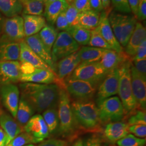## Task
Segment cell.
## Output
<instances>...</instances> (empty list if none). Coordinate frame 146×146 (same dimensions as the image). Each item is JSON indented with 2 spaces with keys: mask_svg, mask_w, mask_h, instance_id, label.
Masks as SVG:
<instances>
[{
  "mask_svg": "<svg viewBox=\"0 0 146 146\" xmlns=\"http://www.w3.org/2000/svg\"><path fill=\"white\" fill-rule=\"evenodd\" d=\"M20 88L21 96L30 104L35 111L41 113L54 107L58 101L60 88L56 84L22 82Z\"/></svg>",
  "mask_w": 146,
  "mask_h": 146,
  "instance_id": "6da1fadb",
  "label": "cell"
},
{
  "mask_svg": "<svg viewBox=\"0 0 146 146\" xmlns=\"http://www.w3.org/2000/svg\"><path fill=\"white\" fill-rule=\"evenodd\" d=\"M76 122L84 129L94 131L101 125L98 108L91 100L74 101L71 104Z\"/></svg>",
  "mask_w": 146,
  "mask_h": 146,
  "instance_id": "7a4b0ae2",
  "label": "cell"
},
{
  "mask_svg": "<svg viewBox=\"0 0 146 146\" xmlns=\"http://www.w3.org/2000/svg\"><path fill=\"white\" fill-rule=\"evenodd\" d=\"M131 60L123 63L118 68L119 73L118 94L125 110V116L131 115L138 108H140L134 96L131 88Z\"/></svg>",
  "mask_w": 146,
  "mask_h": 146,
  "instance_id": "3957f363",
  "label": "cell"
},
{
  "mask_svg": "<svg viewBox=\"0 0 146 146\" xmlns=\"http://www.w3.org/2000/svg\"><path fill=\"white\" fill-rule=\"evenodd\" d=\"M108 18L116 40L122 47H125L135 29L137 19L115 11L110 12Z\"/></svg>",
  "mask_w": 146,
  "mask_h": 146,
  "instance_id": "277c9868",
  "label": "cell"
},
{
  "mask_svg": "<svg viewBox=\"0 0 146 146\" xmlns=\"http://www.w3.org/2000/svg\"><path fill=\"white\" fill-rule=\"evenodd\" d=\"M59 131L64 137L73 134L78 126L72 110L70 96L65 88H60L58 99Z\"/></svg>",
  "mask_w": 146,
  "mask_h": 146,
  "instance_id": "5b68a950",
  "label": "cell"
},
{
  "mask_svg": "<svg viewBox=\"0 0 146 146\" xmlns=\"http://www.w3.org/2000/svg\"><path fill=\"white\" fill-rule=\"evenodd\" d=\"M107 74L100 62H81L67 78L87 81L96 86Z\"/></svg>",
  "mask_w": 146,
  "mask_h": 146,
  "instance_id": "8992f818",
  "label": "cell"
},
{
  "mask_svg": "<svg viewBox=\"0 0 146 146\" xmlns=\"http://www.w3.org/2000/svg\"><path fill=\"white\" fill-rule=\"evenodd\" d=\"M100 119L102 123L118 122L125 116V110L119 98L111 96L98 104Z\"/></svg>",
  "mask_w": 146,
  "mask_h": 146,
  "instance_id": "52a82bcc",
  "label": "cell"
},
{
  "mask_svg": "<svg viewBox=\"0 0 146 146\" xmlns=\"http://www.w3.org/2000/svg\"><path fill=\"white\" fill-rule=\"evenodd\" d=\"M80 48V45L67 31H61L52 46L51 52L52 61L56 64L63 58L78 52Z\"/></svg>",
  "mask_w": 146,
  "mask_h": 146,
  "instance_id": "ba28073f",
  "label": "cell"
},
{
  "mask_svg": "<svg viewBox=\"0 0 146 146\" xmlns=\"http://www.w3.org/2000/svg\"><path fill=\"white\" fill-rule=\"evenodd\" d=\"M64 82L66 90L76 101L90 100L96 93V86L89 82L68 78Z\"/></svg>",
  "mask_w": 146,
  "mask_h": 146,
  "instance_id": "9c48e42d",
  "label": "cell"
},
{
  "mask_svg": "<svg viewBox=\"0 0 146 146\" xmlns=\"http://www.w3.org/2000/svg\"><path fill=\"white\" fill-rule=\"evenodd\" d=\"M0 39L11 42H20L25 39L23 19L17 15L5 20Z\"/></svg>",
  "mask_w": 146,
  "mask_h": 146,
  "instance_id": "30bf717a",
  "label": "cell"
},
{
  "mask_svg": "<svg viewBox=\"0 0 146 146\" xmlns=\"http://www.w3.org/2000/svg\"><path fill=\"white\" fill-rule=\"evenodd\" d=\"M118 68L110 72L106 75L104 80H102L97 93V104L103 100L118 94L119 85Z\"/></svg>",
  "mask_w": 146,
  "mask_h": 146,
  "instance_id": "8fae6325",
  "label": "cell"
},
{
  "mask_svg": "<svg viewBox=\"0 0 146 146\" xmlns=\"http://www.w3.org/2000/svg\"><path fill=\"white\" fill-rule=\"evenodd\" d=\"M0 98L12 117L16 118L20 101V90L14 84L0 85Z\"/></svg>",
  "mask_w": 146,
  "mask_h": 146,
  "instance_id": "7c38bea8",
  "label": "cell"
},
{
  "mask_svg": "<svg viewBox=\"0 0 146 146\" xmlns=\"http://www.w3.org/2000/svg\"><path fill=\"white\" fill-rule=\"evenodd\" d=\"M20 82L38 84H56L60 88H65V83L60 81L56 73L41 68L36 69L31 74H22Z\"/></svg>",
  "mask_w": 146,
  "mask_h": 146,
  "instance_id": "4fadbf2b",
  "label": "cell"
},
{
  "mask_svg": "<svg viewBox=\"0 0 146 146\" xmlns=\"http://www.w3.org/2000/svg\"><path fill=\"white\" fill-rule=\"evenodd\" d=\"M22 75L20 61H0V85L19 82Z\"/></svg>",
  "mask_w": 146,
  "mask_h": 146,
  "instance_id": "5bb4252c",
  "label": "cell"
},
{
  "mask_svg": "<svg viewBox=\"0 0 146 146\" xmlns=\"http://www.w3.org/2000/svg\"><path fill=\"white\" fill-rule=\"evenodd\" d=\"M131 84L133 93L140 110H146V80L137 72L131 62Z\"/></svg>",
  "mask_w": 146,
  "mask_h": 146,
  "instance_id": "9a60e30c",
  "label": "cell"
},
{
  "mask_svg": "<svg viewBox=\"0 0 146 146\" xmlns=\"http://www.w3.org/2000/svg\"><path fill=\"white\" fill-rule=\"evenodd\" d=\"M108 16V14L104 11H102L101 13L99 23L96 28L100 35L113 50L117 52H122L124 51L123 48L121 46L115 37L110 25Z\"/></svg>",
  "mask_w": 146,
  "mask_h": 146,
  "instance_id": "2e32d148",
  "label": "cell"
},
{
  "mask_svg": "<svg viewBox=\"0 0 146 146\" xmlns=\"http://www.w3.org/2000/svg\"><path fill=\"white\" fill-rule=\"evenodd\" d=\"M132 60L125 51L117 52L114 50L105 49L100 63L104 70L108 73L110 71L119 67L127 61Z\"/></svg>",
  "mask_w": 146,
  "mask_h": 146,
  "instance_id": "e0dca14e",
  "label": "cell"
},
{
  "mask_svg": "<svg viewBox=\"0 0 146 146\" xmlns=\"http://www.w3.org/2000/svg\"><path fill=\"white\" fill-rule=\"evenodd\" d=\"M25 41L31 50L44 62L47 63L54 73H56V64L52 61L51 53L47 50L46 47L43 43L38 34L25 37Z\"/></svg>",
  "mask_w": 146,
  "mask_h": 146,
  "instance_id": "ac0fdd59",
  "label": "cell"
},
{
  "mask_svg": "<svg viewBox=\"0 0 146 146\" xmlns=\"http://www.w3.org/2000/svg\"><path fill=\"white\" fill-rule=\"evenodd\" d=\"M23 131L30 134L41 141H43L49 135L47 125L42 115H33L23 127Z\"/></svg>",
  "mask_w": 146,
  "mask_h": 146,
  "instance_id": "d6986e66",
  "label": "cell"
},
{
  "mask_svg": "<svg viewBox=\"0 0 146 146\" xmlns=\"http://www.w3.org/2000/svg\"><path fill=\"white\" fill-rule=\"evenodd\" d=\"M80 63L81 60L78 52L60 60L56 69V74L58 80L64 82L65 78H68L72 74Z\"/></svg>",
  "mask_w": 146,
  "mask_h": 146,
  "instance_id": "ffe728a7",
  "label": "cell"
},
{
  "mask_svg": "<svg viewBox=\"0 0 146 146\" xmlns=\"http://www.w3.org/2000/svg\"><path fill=\"white\" fill-rule=\"evenodd\" d=\"M19 43L20 47L19 61L20 62L29 63L35 68L45 69L54 72L52 68L31 50L25 39L21 40Z\"/></svg>",
  "mask_w": 146,
  "mask_h": 146,
  "instance_id": "44dd1931",
  "label": "cell"
},
{
  "mask_svg": "<svg viewBox=\"0 0 146 146\" xmlns=\"http://www.w3.org/2000/svg\"><path fill=\"white\" fill-rule=\"evenodd\" d=\"M128 127V123L120 121L108 123L104 129V136L110 143L114 144L129 133Z\"/></svg>",
  "mask_w": 146,
  "mask_h": 146,
  "instance_id": "7402d4cb",
  "label": "cell"
},
{
  "mask_svg": "<svg viewBox=\"0 0 146 146\" xmlns=\"http://www.w3.org/2000/svg\"><path fill=\"white\" fill-rule=\"evenodd\" d=\"M145 40H146V28L140 22H137L135 29L125 47V52L131 58H133L137 48Z\"/></svg>",
  "mask_w": 146,
  "mask_h": 146,
  "instance_id": "603a6c76",
  "label": "cell"
},
{
  "mask_svg": "<svg viewBox=\"0 0 146 146\" xmlns=\"http://www.w3.org/2000/svg\"><path fill=\"white\" fill-rule=\"evenodd\" d=\"M25 37L35 35L46 26V21L43 16L22 15Z\"/></svg>",
  "mask_w": 146,
  "mask_h": 146,
  "instance_id": "cb8c5ba5",
  "label": "cell"
},
{
  "mask_svg": "<svg viewBox=\"0 0 146 146\" xmlns=\"http://www.w3.org/2000/svg\"><path fill=\"white\" fill-rule=\"evenodd\" d=\"M0 126L7 137V144L23 131V128L13 117L5 113L0 115Z\"/></svg>",
  "mask_w": 146,
  "mask_h": 146,
  "instance_id": "d4e9b609",
  "label": "cell"
},
{
  "mask_svg": "<svg viewBox=\"0 0 146 146\" xmlns=\"http://www.w3.org/2000/svg\"><path fill=\"white\" fill-rule=\"evenodd\" d=\"M19 42L0 39V61H18L20 58Z\"/></svg>",
  "mask_w": 146,
  "mask_h": 146,
  "instance_id": "484cf974",
  "label": "cell"
},
{
  "mask_svg": "<svg viewBox=\"0 0 146 146\" xmlns=\"http://www.w3.org/2000/svg\"><path fill=\"white\" fill-rule=\"evenodd\" d=\"M69 5L66 0H55L45 5L43 13L45 19L53 25L59 15L66 11Z\"/></svg>",
  "mask_w": 146,
  "mask_h": 146,
  "instance_id": "4316f807",
  "label": "cell"
},
{
  "mask_svg": "<svg viewBox=\"0 0 146 146\" xmlns=\"http://www.w3.org/2000/svg\"><path fill=\"white\" fill-rule=\"evenodd\" d=\"M104 49L90 46H84L78 51L81 62H100Z\"/></svg>",
  "mask_w": 146,
  "mask_h": 146,
  "instance_id": "83f0119b",
  "label": "cell"
},
{
  "mask_svg": "<svg viewBox=\"0 0 146 146\" xmlns=\"http://www.w3.org/2000/svg\"><path fill=\"white\" fill-rule=\"evenodd\" d=\"M34 112L35 110L30 104L21 96L19 101L16 119L18 121L17 123L22 128L33 116Z\"/></svg>",
  "mask_w": 146,
  "mask_h": 146,
  "instance_id": "f1b7e54d",
  "label": "cell"
},
{
  "mask_svg": "<svg viewBox=\"0 0 146 146\" xmlns=\"http://www.w3.org/2000/svg\"><path fill=\"white\" fill-rule=\"evenodd\" d=\"M101 13L93 10L84 11L80 14L78 26L86 29L92 31L99 25Z\"/></svg>",
  "mask_w": 146,
  "mask_h": 146,
  "instance_id": "f546056e",
  "label": "cell"
},
{
  "mask_svg": "<svg viewBox=\"0 0 146 146\" xmlns=\"http://www.w3.org/2000/svg\"><path fill=\"white\" fill-rule=\"evenodd\" d=\"M0 11L8 18L19 15L22 6L19 0H0Z\"/></svg>",
  "mask_w": 146,
  "mask_h": 146,
  "instance_id": "4dcf8cb0",
  "label": "cell"
},
{
  "mask_svg": "<svg viewBox=\"0 0 146 146\" xmlns=\"http://www.w3.org/2000/svg\"><path fill=\"white\" fill-rule=\"evenodd\" d=\"M22 6L23 14L29 15L43 16L44 3L37 0H23L20 2Z\"/></svg>",
  "mask_w": 146,
  "mask_h": 146,
  "instance_id": "1f68e13d",
  "label": "cell"
},
{
  "mask_svg": "<svg viewBox=\"0 0 146 146\" xmlns=\"http://www.w3.org/2000/svg\"><path fill=\"white\" fill-rule=\"evenodd\" d=\"M58 34L57 30L54 27L49 25H46L38 33L40 39L47 50L50 53Z\"/></svg>",
  "mask_w": 146,
  "mask_h": 146,
  "instance_id": "d6a6232c",
  "label": "cell"
},
{
  "mask_svg": "<svg viewBox=\"0 0 146 146\" xmlns=\"http://www.w3.org/2000/svg\"><path fill=\"white\" fill-rule=\"evenodd\" d=\"M67 32L79 45H88L90 37V31L78 25L70 27Z\"/></svg>",
  "mask_w": 146,
  "mask_h": 146,
  "instance_id": "836d02e7",
  "label": "cell"
},
{
  "mask_svg": "<svg viewBox=\"0 0 146 146\" xmlns=\"http://www.w3.org/2000/svg\"><path fill=\"white\" fill-rule=\"evenodd\" d=\"M42 117L44 120L49 133H53L59 128L60 121L58 110L55 107H52L43 112Z\"/></svg>",
  "mask_w": 146,
  "mask_h": 146,
  "instance_id": "e575fe53",
  "label": "cell"
},
{
  "mask_svg": "<svg viewBox=\"0 0 146 146\" xmlns=\"http://www.w3.org/2000/svg\"><path fill=\"white\" fill-rule=\"evenodd\" d=\"M42 141L38 140L26 132H22L11 140L5 146H25L33 143H40Z\"/></svg>",
  "mask_w": 146,
  "mask_h": 146,
  "instance_id": "d590c367",
  "label": "cell"
},
{
  "mask_svg": "<svg viewBox=\"0 0 146 146\" xmlns=\"http://www.w3.org/2000/svg\"><path fill=\"white\" fill-rule=\"evenodd\" d=\"M88 45L90 47H96L104 49H112L110 45L100 35L96 28L94 30L91 31L90 37Z\"/></svg>",
  "mask_w": 146,
  "mask_h": 146,
  "instance_id": "8d00e7d4",
  "label": "cell"
},
{
  "mask_svg": "<svg viewBox=\"0 0 146 146\" xmlns=\"http://www.w3.org/2000/svg\"><path fill=\"white\" fill-rule=\"evenodd\" d=\"M146 142L145 139L139 138L131 134H128L116 143L119 146H144Z\"/></svg>",
  "mask_w": 146,
  "mask_h": 146,
  "instance_id": "74e56055",
  "label": "cell"
},
{
  "mask_svg": "<svg viewBox=\"0 0 146 146\" xmlns=\"http://www.w3.org/2000/svg\"><path fill=\"white\" fill-rule=\"evenodd\" d=\"M65 15L70 26H78L79 21L80 13L72 3L69 5L67 9L64 11Z\"/></svg>",
  "mask_w": 146,
  "mask_h": 146,
  "instance_id": "f35d334b",
  "label": "cell"
},
{
  "mask_svg": "<svg viewBox=\"0 0 146 146\" xmlns=\"http://www.w3.org/2000/svg\"><path fill=\"white\" fill-rule=\"evenodd\" d=\"M128 125H146V110H137L133 114L130 115L128 121Z\"/></svg>",
  "mask_w": 146,
  "mask_h": 146,
  "instance_id": "ab89813d",
  "label": "cell"
},
{
  "mask_svg": "<svg viewBox=\"0 0 146 146\" xmlns=\"http://www.w3.org/2000/svg\"><path fill=\"white\" fill-rule=\"evenodd\" d=\"M112 7L116 11L123 14L131 13L127 0H110Z\"/></svg>",
  "mask_w": 146,
  "mask_h": 146,
  "instance_id": "60d3db41",
  "label": "cell"
},
{
  "mask_svg": "<svg viewBox=\"0 0 146 146\" xmlns=\"http://www.w3.org/2000/svg\"><path fill=\"white\" fill-rule=\"evenodd\" d=\"M129 133L139 138H144L146 136V125L140 124L129 125L128 127Z\"/></svg>",
  "mask_w": 146,
  "mask_h": 146,
  "instance_id": "b9f144b4",
  "label": "cell"
},
{
  "mask_svg": "<svg viewBox=\"0 0 146 146\" xmlns=\"http://www.w3.org/2000/svg\"><path fill=\"white\" fill-rule=\"evenodd\" d=\"M55 24L58 30L62 31H68L69 28L71 27L68 23L64 12H63L58 16L55 21Z\"/></svg>",
  "mask_w": 146,
  "mask_h": 146,
  "instance_id": "7bdbcfd3",
  "label": "cell"
},
{
  "mask_svg": "<svg viewBox=\"0 0 146 146\" xmlns=\"http://www.w3.org/2000/svg\"><path fill=\"white\" fill-rule=\"evenodd\" d=\"M131 64L141 77L146 80V59L139 61L131 60Z\"/></svg>",
  "mask_w": 146,
  "mask_h": 146,
  "instance_id": "ee69618b",
  "label": "cell"
},
{
  "mask_svg": "<svg viewBox=\"0 0 146 146\" xmlns=\"http://www.w3.org/2000/svg\"><path fill=\"white\" fill-rule=\"evenodd\" d=\"M83 146H107L104 141L99 136L93 135L83 141Z\"/></svg>",
  "mask_w": 146,
  "mask_h": 146,
  "instance_id": "f6af8a7d",
  "label": "cell"
},
{
  "mask_svg": "<svg viewBox=\"0 0 146 146\" xmlns=\"http://www.w3.org/2000/svg\"><path fill=\"white\" fill-rule=\"evenodd\" d=\"M72 3L80 13L92 10L89 0H74Z\"/></svg>",
  "mask_w": 146,
  "mask_h": 146,
  "instance_id": "bcb514c9",
  "label": "cell"
},
{
  "mask_svg": "<svg viewBox=\"0 0 146 146\" xmlns=\"http://www.w3.org/2000/svg\"><path fill=\"white\" fill-rule=\"evenodd\" d=\"M146 19V0H139L137 19L144 21Z\"/></svg>",
  "mask_w": 146,
  "mask_h": 146,
  "instance_id": "7dc6e473",
  "label": "cell"
},
{
  "mask_svg": "<svg viewBox=\"0 0 146 146\" xmlns=\"http://www.w3.org/2000/svg\"><path fill=\"white\" fill-rule=\"evenodd\" d=\"M146 59V40L142 42L140 46L137 48L135 55L132 58V60L139 61Z\"/></svg>",
  "mask_w": 146,
  "mask_h": 146,
  "instance_id": "c3c4849f",
  "label": "cell"
},
{
  "mask_svg": "<svg viewBox=\"0 0 146 146\" xmlns=\"http://www.w3.org/2000/svg\"><path fill=\"white\" fill-rule=\"evenodd\" d=\"M67 142L64 140L52 139L42 141L37 146H67Z\"/></svg>",
  "mask_w": 146,
  "mask_h": 146,
  "instance_id": "681fc988",
  "label": "cell"
},
{
  "mask_svg": "<svg viewBox=\"0 0 146 146\" xmlns=\"http://www.w3.org/2000/svg\"><path fill=\"white\" fill-rule=\"evenodd\" d=\"M20 63L22 74H29L32 73L36 68L29 63L20 62Z\"/></svg>",
  "mask_w": 146,
  "mask_h": 146,
  "instance_id": "f907efd6",
  "label": "cell"
},
{
  "mask_svg": "<svg viewBox=\"0 0 146 146\" xmlns=\"http://www.w3.org/2000/svg\"><path fill=\"white\" fill-rule=\"evenodd\" d=\"M90 5L92 10L99 13L103 11V7L101 0H89Z\"/></svg>",
  "mask_w": 146,
  "mask_h": 146,
  "instance_id": "816d5d0a",
  "label": "cell"
},
{
  "mask_svg": "<svg viewBox=\"0 0 146 146\" xmlns=\"http://www.w3.org/2000/svg\"><path fill=\"white\" fill-rule=\"evenodd\" d=\"M129 5L130 7L131 13L137 19V7L139 0H127Z\"/></svg>",
  "mask_w": 146,
  "mask_h": 146,
  "instance_id": "f5cc1de1",
  "label": "cell"
},
{
  "mask_svg": "<svg viewBox=\"0 0 146 146\" xmlns=\"http://www.w3.org/2000/svg\"><path fill=\"white\" fill-rule=\"evenodd\" d=\"M101 2L103 7V11L109 15L110 12L112 11L111 8L110 0H101Z\"/></svg>",
  "mask_w": 146,
  "mask_h": 146,
  "instance_id": "db71d44e",
  "label": "cell"
},
{
  "mask_svg": "<svg viewBox=\"0 0 146 146\" xmlns=\"http://www.w3.org/2000/svg\"><path fill=\"white\" fill-rule=\"evenodd\" d=\"M7 145V137L5 131L0 128V146H5Z\"/></svg>",
  "mask_w": 146,
  "mask_h": 146,
  "instance_id": "11a10c76",
  "label": "cell"
},
{
  "mask_svg": "<svg viewBox=\"0 0 146 146\" xmlns=\"http://www.w3.org/2000/svg\"><path fill=\"white\" fill-rule=\"evenodd\" d=\"M5 19L3 17V16L2 15V14L1 13L0 11V34L2 33V28H3V25L4 23V21H5Z\"/></svg>",
  "mask_w": 146,
  "mask_h": 146,
  "instance_id": "9f6ffc18",
  "label": "cell"
},
{
  "mask_svg": "<svg viewBox=\"0 0 146 146\" xmlns=\"http://www.w3.org/2000/svg\"><path fill=\"white\" fill-rule=\"evenodd\" d=\"M72 146H83V141L79 139L74 143Z\"/></svg>",
  "mask_w": 146,
  "mask_h": 146,
  "instance_id": "6f0895ef",
  "label": "cell"
},
{
  "mask_svg": "<svg viewBox=\"0 0 146 146\" xmlns=\"http://www.w3.org/2000/svg\"><path fill=\"white\" fill-rule=\"evenodd\" d=\"M55 0H44V6L45 5H49V3H52V2L55 1Z\"/></svg>",
  "mask_w": 146,
  "mask_h": 146,
  "instance_id": "680465c9",
  "label": "cell"
},
{
  "mask_svg": "<svg viewBox=\"0 0 146 146\" xmlns=\"http://www.w3.org/2000/svg\"><path fill=\"white\" fill-rule=\"evenodd\" d=\"M66 1L68 2V3L69 4H70V3H72L73 2L74 0H66Z\"/></svg>",
  "mask_w": 146,
  "mask_h": 146,
  "instance_id": "91938a15",
  "label": "cell"
},
{
  "mask_svg": "<svg viewBox=\"0 0 146 146\" xmlns=\"http://www.w3.org/2000/svg\"><path fill=\"white\" fill-rule=\"evenodd\" d=\"M20 2H21V1H23V0H19ZM37 1H43L44 2V0H37Z\"/></svg>",
  "mask_w": 146,
  "mask_h": 146,
  "instance_id": "94428289",
  "label": "cell"
},
{
  "mask_svg": "<svg viewBox=\"0 0 146 146\" xmlns=\"http://www.w3.org/2000/svg\"><path fill=\"white\" fill-rule=\"evenodd\" d=\"M35 146L34 145H26V146Z\"/></svg>",
  "mask_w": 146,
  "mask_h": 146,
  "instance_id": "6125c7cd",
  "label": "cell"
},
{
  "mask_svg": "<svg viewBox=\"0 0 146 146\" xmlns=\"http://www.w3.org/2000/svg\"></svg>",
  "mask_w": 146,
  "mask_h": 146,
  "instance_id": "be15d7a7",
  "label": "cell"
}]
</instances>
